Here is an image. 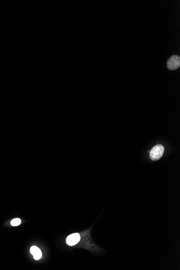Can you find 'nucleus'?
<instances>
[{"mask_svg": "<svg viewBox=\"0 0 180 270\" xmlns=\"http://www.w3.org/2000/svg\"><path fill=\"white\" fill-rule=\"evenodd\" d=\"M30 253L34 256V259L35 260H39L41 258L42 252L41 250L36 246H32L30 249Z\"/></svg>", "mask_w": 180, "mask_h": 270, "instance_id": "20e7f679", "label": "nucleus"}, {"mask_svg": "<svg viewBox=\"0 0 180 270\" xmlns=\"http://www.w3.org/2000/svg\"><path fill=\"white\" fill-rule=\"evenodd\" d=\"M21 223V220L19 218H15L12 219L10 222V224L12 226H16L19 225Z\"/></svg>", "mask_w": 180, "mask_h": 270, "instance_id": "39448f33", "label": "nucleus"}, {"mask_svg": "<svg viewBox=\"0 0 180 270\" xmlns=\"http://www.w3.org/2000/svg\"><path fill=\"white\" fill-rule=\"evenodd\" d=\"M165 152V148L162 145H157L151 150L150 158L153 161H157L161 158Z\"/></svg>", "mask_w": 180, "mask_h": 270, "instance_id": "f257e3e1", "label": "nucleus"}, {"mask_svg": "<svg viewBox=\"0 0 180 270\" xmlns=\"http://www.w3.org/2000/svg\"><path fill=\"white\" fill-rule=\"evenodd\" d=\"M180 65V58L178 55H173L170 57L167 62V68L169 70H174L179 68Z\"/></svg>", "mask_w": 180, "mask_h": 270, "instance_id": "f03ea898", "label": "nucleus"}, {"mask_svg": "<svg viewBox=\"0 0 180 270\" xmlns=\"http://www.w3.org/2000/svg\"><path fill=\"white\" fill-rule=\"evenodd\" d=\"M80 240V236L79 233H75L69 235L66 240V244L70 246H73L77 244Z\"/></svg>", "mask_w": 180, "mask_h": 270, "instance_id": "7ed1b4c3", "label": "nucleus"}]
</instances>
